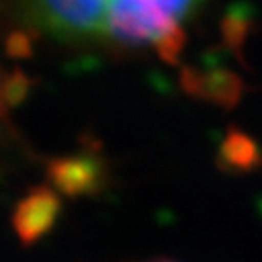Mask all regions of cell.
<instances>
[{"label": "cell", "mask_w": 262, "mask_h": 262, "mask_svg": "<svg viewBox=\"0 0 262 262\" xmlns=\"http://www.w3.org/2000/svg\"><path fill=\"white\" fill-rule=\"evenodd\" d=\"M48 176L56 190H60L67 196H83L93 194L101 188L105 180V167L103 163L91 155H71L52 161Z\"/></svg>", "instance_id": "3"}, {"label": "cell", "mask_w": 262, "mask_h": 262, "mask_svg": "<svg viewBox=\"0 0 262 262\" xmlns=\"http://www.w3.org/2000/svg\"><path fill=\"white\" fill-rule=\"evenodd\" d=\"M153 262H171V260H153Z\"/></svg>", "instance_id": "4"}, {"label": "cell", "mask_w": 262, "mask_h": 262, "mask_svg": "<svg viewBox=\"0 0 262 262\" xmlns=\"http://www.w3.org/2000/svg\"><path fill=\"white\" fill-rule=\"evenodd\" d=\"M11 15L46 35L107 48L176 52L199 0H3Z\"/></svg>", "instance_id": "1"}, {"label": "cell", "mask_w": 262, "mask_h": 262, "mask_svg": "<svg viewBox=\"0 0 262 262\" xmlns=\"http://www.w3.org/2000/svg\"><path fill=\"white\" fill-rule=\"evenodd\" d=\"M60 215V199L58 194L48 188H35L25 194L15 207L13 213V229L21 244L31 246L39 242L56 223Z\"/></svg>", "instance_id": "2"}]
</instances>
